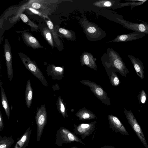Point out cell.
Segmentation results:
<instances>
[{
  "label": "cell",
  "mask_w": 148,
  "mask_h": 148,
  "mask_svg": "<svg viewBox=\"0 0 148 148\" xmlns=\"http://www.w3.org/2000/svg\"><path fill=\"white\" fill-rule=\"evenodd\" d=\"M103 65L108 77L112 72H118L123 76L126 77L129 71L118 53L114 52L111 59L103 62Z\"/></svg>",
  "instance_id": "obj_1"
},
{
  "label": "cell",
  "mask_w": 148,
  "mask_h": 148,
  "mask_svg": "<svg viewBox=\"0 0 148 148\" xmlns=\"http://www.w3.org/2000/svg\"><path fill=\"white\" fill-rule=\"evenodd\" d=\"M80 82L89 87L91 91L102 103L108 106L111 105L110 98L100 85L88 80H80Z\"/></svg>",
  "instance_id": "obj_2"
},
{
  "label": "cell",
  "mask_w": 148,
  "mask_h": 148,
  "mask_svg": "<svg viewBox=\"0 0 148 148\" xmlns=\"http://www.w3.org/2000/svg\"><path fill=\"white\" fill-rule=\"evenodd\" d=\"M20 58L26 68L37 78L42 84L46 86L49 84L45 79L42 72L38 68L35 62L32 61L26 55L19 54Z\"/></svg>",
  "instance_id": "obj_3"
},
{
  "label": "cell",
  "mask_w": 148,
  "mask_h": 148,
  "mask_svg": "<svg viewBox=\"0 0 148 148\" xmlns=\"http://www.w3.org/2000/svg\"><path fill=\"white\" fill-rule=\"evenodd\" d=\"M123 112L129 124L131 126L139 139L145 148H148V145L140 126L131 110L124 108Z\"/></svg>",
  "instance_id": "obj_4"
},
{
  "label": "cell",
  "mask_w": 148,
  "mask_h": 148,
  "mask_svg": "<svg viewBox=\"0 0 148 148\" xmlns=\"http://www.w3.org/2000/svg\"><path fill=\"white\" fill-rule=\"evenodd\" d=\"M47 119V113L44 104L42 105L37 110L36 115V123L37 125V140L39 141L46 125Z\"/></svg>",
  "instance_id": "obj_5"
},
{
  "label": "cell",
  "mask_w": 148,
  "mask_h": 148,
  "mask_svg": "<svg viewBox=\"0 0 148 148\" xmlns=\"http://www.w3.org/2000/svg\"><path fill=\"white\" fill-rule=\"evenodd\" d=\"M58 134L59 143L61 145L63 143H71L74 142L85 145V144L73 133L64 127H61L59 129Z\"/></svg>",
  "instance_id": "obj_6"
},
{
  "label": "cell",
  "mask_w": 148,
  "mask_h": 148,
  "mask_svg": "<svg viewBox=\"0 0 148 148\" xmlns=\"http://www.w3.org/2000/svg\"><path fill=\"white\" fill-rule=\"evenodd\" d=\"M96 121L89 123H81L74 125V131L76 135H80L82 139L92 134L95 127Z\"/></svg>",
  "instance_id": "obj_7"
},
{
  "label": "cell",
  "mask_w": 148,
  "mask_h": 148,
  "mask_svg": "<svg viewBox=\"0 0 148 148\" xmlns=\"http://www.w3.org/2000/svg\"><path fill=\"white\" fill-rule=\"evenodd\" d=\"M117 18L119 23L124 27L135 32L148 34V23L144 22L140 23H132L123 19L122 16Z\"/></svg>",
  "instance_id": "obj_8"
},
{
  "label": "cell",
  "mask_w": 148,
  "mask_h": 148,
  "mask_svg": "<svg viewBox=\"0 0 148 148\" xmlns=\"http://www.w3.org/2000/svg\"><path fill=\"white\" fill-rule=\"evenodd\" d=\"M109 124V128L116 133L121 135L129 136V133L123 124L116 116L109 114L108 116Z\"/></svg>",
  "instance_id": "obj_9"
},
{
  "label": "cell",
  "mask_w": 148,
  "mask_h": 148,
  "mask_svg": "<svg viewBox=\"0 0 148 148\" xmlns=\"http://www.w3.org/2000/svg\"><path fill=\"white\" fill-rule=\"evenodd\" d=\"M7 40L6 39L4 47V53L7 66V73L9 81H12L13 77L12 64V56L11 47Z\"/></svg>",
  "instance_id": "obj_10"
},
{
  "label": "cell",
  "mask_w": 148,
  "mask_h": 148,
  "mask_svg": "<svg viewBox=\"0 0 148 148\" xmlns=\"http://www.w3.org/2000/svg\"><path fill=\"white\" fill-rule=\"evenodd\" d=\"M146 34L143 33L134 32L128 34L119 35L114 40L116 42H128L141 38L144 37Z\"/></svg>",
  "instance_id": "obj_11"
},
{
  "label": "cell",
  "mask_w": 148,
  "mask_h": 148,
  "mask_svg": "<svg viewBox=\"0 0 148 148\" xmlns=\"http://www.w3.org/2000/svg\"><path fill=\"white\" fill-rule=\"evenodd\" d=\"M47 74L51 76L54 79L62 80L64 77V69L53 65L48 66L46 70Z\"/></svg>",
  "instance_id": "obj_12"
},
{
  "label": "cell",
  "mask_w": 148,
  "mask_h": 148,
  "mask_svg": "<svg viewBox=\"0 0 148 148\" xmlns=\"http://www.w3.org/2000/svg\"><path fill=\"white\" fill-rule=\"evenodd\" d=\"M127 56L130 60L137 75L141 79H143L144 68L143 62L133 55L127 54Z\"/></svg>",
  "instance_id": "obj_13"
},
{
  "label": "cell",
  "mask_w": 148,
  "mask_h": 148,
  "mask_svg": "<svg viewBox=\"0 0 148 148\" xmlns=\"http://www.w3.org/2000/svg\"><path fill=\"white\" fill-rule=\"evenodd\" d=\"M75 116L79 119L82 121H86L95 119L96 115L92 111L85 108L80 109L75 114Z\"/></svg>",
  "instance_id": "obj_14"
},
{
  "label": "cell",
  "mask_w": 148,
  "mask_h": 148,
  "mask_svg": "<svg viewBox=\"0 0 148 148\" xmlns=\"http://www.w3.org/2000/svg\"><path fill=\"white\" fill-rule=\"evenodd\" d=\"M22 36L26 43L33 48L35 49L42 47L38 40L29 34L24 33L23 34Z\"/></svg>",
  "instance_id": "obj_15"
},
{
  "label": "cell",
  "mask_w": 148,
  "mask_h": 148,
  "mask_svg": "<svg viewBox=\"0 0 148 148\" xmlns=\"http://www.w3.org/2000/svg\"><path fill=\"white\" fill-rule=\"evenodd\" d=\"M33 89L31 87L30 80L27 79L25 91V103L27 107L29 108L31 106L33 98Z\"/></svg>",
  "instance_id": "obj_16"
},
{
  "label": "cell",
  "mask_w": 148,
  "mask_h": 148,
  "mask_svg": "<svg viewBox=\"0 0 148 148\" xmlns=\"http://www.w3.org/2000/svg\"><path fill=\"white\" fill-rule=\"evenodd\" d=\"M31 134L30 127H29L17 142L14 148H24L28 144Z\"/></svg>",
  "instance_id": "obj_17"
},
{
  "label": "cell",
  "mask_w": 148,
  "mask_h": 148,
  "mask_svg": "<svg viewBox=\"0 0 148 148\" xmlns=\"http://www.w3.org/2000/svg\"><path fill=\"white\" fill-rule=\"evenodd\" d=\"M2 83L1 82H0V87L1 96V101L2 105L4 109L6 115L8 119H9L10 116V109L9 104L8 101L7 97L5 92L2 86Z\"/></svg>",
  "instance_id": "obj_18"
},
{
  "label": "cell",
  "mask_w": 148,
  "mask_h": 148,
  "mask_svg": "<svg viewBox=\"0 0 148 148\" xmlns=\"http://www.w3.org/2000/svg\"><path fill=\"white\" fill-rule=\"evenodd\" d=\"M57 109L63 116L65 118L68 117L66 106L63 99L59 96L56 101Z\"/></svg>",
  "instance_id": "obj_19"
},
{
  "label": "cell",
  "mask_w": 148,
  "mask_h": 148,
  "mask_svg": "<svg viewBox=\"0 0 148 148\" xmlns=\"http://www.w3.org/2000/svg\"><path fill=\"white\" fill-rule=\"evenodd\" d=\"M82 66L86 65L89 67L97 71V67L96 64L93 60L90 58L87 54L84 55L82 60Z\"/></svg>",
  "instance_id": "obj_20"
},
{
  "label": "cell",
  "mask_w": 148,
  "mask_h": 148,
  "mask_svg": "<svg viewBox=\"0 0 148 148\" xmlns=\"http://www.w3.org/2000/svg\"><path fill=\"white\" fill-rule=\"evenodd\" d=\"M14 142L12 138L0 136V148H9Z\"/></svg>",
  "instance_id": "obj_21"
},
{
  "label": "cell",
  "mask_w": 148,
  "mask_h": 148,
  "mask_svg": "<svg viewBox=\"0 0 148 148\" xmlns=\"http://www.w3.org/2000/svg\"><path fill=\"white\" fill-rule=\"evenodd\" d=\"M42 32L47 41L51 46L53 47L54 44L53 38L50 30L47 27H45L43 28Z\"/></svg>",
  "instance_id": "obj_22"
},
{
  "label": "cell",
  "mask_w": 148,
  "mask_h": 148,
  "mask_svg": "<svg viewBox=\"0 0 148 148\" xmlns=\"http://www.w3.org/2000/svg\"><path fill=\"white\" fill-rule=\"evenodd\" d=\"M108 77L111 84L113 86H117L121 83V82L116 72H112Z\"/></svg>",
  "instance_id": "obj_23"
},
{
  "label": "cell",
  "mask_w": 148,
  "mask_h": 148,
  "mask_svg": "<svg viewBox=\"0 0 148 148\" xmlns=\"http://www.w3.org/2000/svg\"><path fill=\"white\" fill-rule=\"evenodd\" d=\"M20 18L23 22L27 24L31 27L36 29H38V26L31 21L24 14H21L20 15Z\"/></svg>",
  "instance_id": "obj_24"
},
{
  "label": "cell",
  "mask_w": 148,
  "mask_h": 148,
  "mask_svg": "<svg viewBox=\"0 0 148 148\" xmlns=\"http://www.w3.org/2000/svg\"><path fill=\"white\" fill-rule=\"evenodd\" d=\"M147 99V94L143 89L138 94V99L139 102L142 105L145 103Z\"/></svg>",
  "instance_id": "obj_25"
},
{
  "label": "cell",
  "mask_w": 148,
  "mask_h": 148,
  "mask_svg": "<svg viewBox=\"0 0 148 148\" xmlns=\"http://www.w3.org/2000/svg\"><path fill=\"white\" fill-rule=\"evenodd\" d=\"M47 24L49 29L53 34V38L55 41H56H56H57L58 40V37L56 33L55 32L54 29V26L53 23L51 21L49 20L47 21Z\"/></svg>",
  "instance_id": "obj_26"
},
{
  "label": "cell",
  "mask_w": 148,
  "mask_h": 148,
  "mask_svg": "<svg viewBox=\"0 0 148 148\" xmlns=\"http://www.w3.org/2000/svg\"><path fill=\"white\" fill-rule=\"evenodd\" d=\"M132 2H129V5L131 6V9L132 10L134 7L143 4L147 0H131Z\"/></svg>",
  "instance_id": "obj_27"
},
{
  "label": "cell",
  "mask_w": 148,
  "mask_h": 148,
  "mask_svg": "<svg viewBox=\"0 0 148 148\" xmlns=\"http://www.w3.org/2000/svg\"><path fill=\"white\" fill-rule=\"evenodd\" d=\"M58 31L60 33L63 35L67 38H70L71 37V34L67 30L62 28H60Z\"/></svg>",
  "instance_id": "obj_28"
},
{
  "label": "cell",
  "mask_w": 148,
  "mask_h": 148,
  "mask_svg": "<svg viewBox=\"0 0 148 148\" xmlns=\"http://www.w3.org/2000/svg\"><path fill=\"white\" fill-rule=\"evenodd\" d=\"M3 123L2 114L0 110V130H2L3 128Z\"/></svg>",
  "instance_id": "obj_29"
},
{
  "label": "cell",
  "mask_w": 148,
  "mask_h": 148,
  "mask_svg": "<svg viewBox=\"0 0 148 148\" xmlns=\"http://www.w3.org/2000/svg\"><path fill=\"white\" fill-rule=\"evenodd\" d=\"M87 30L89 33H92L95 32H96V29L94 27H90L88 28Z\"/></svg>",
  "instance_id": "obj_30"
},
{
  "label": "cell",
  "mask_w": 148,
  "mask_h": 148,
  "mask_svg": "<svg viewBox=\"0 0 148 148\" xmlns=\"http://www.w3.org/2000/svg\"><path fill=\"white\" fill-rule=\"evenodd\" d=\"M32 7L34 8L38 9L41 7L40 5L37 3H34L32 5Z\"/></svg>",
  "instance_id": "obj_31"
},
{
  "label": "cell",
  "mask_w": 148,
  "mask_h": 148,
  "mask_svg": "<svg viewBox=\"0 0 148 148\" xmlns=\"http://www.w3.org/2000/svg\"><path fill=\"white\" fill-rule=\"evenodd\" d=\"M112 5V3L109 1H105L104 3V5L106 7L110 6Z\"/></svg>",
  "instance_id": "obj_32"
},
{
  "label": "cell",
  "mask_w": 148,
  "mask_h": 148,
  "mask_svg": "<svg viewBox=\"0 0 148 148\" xmlns=\"http://www.w3.org/2000/svg\"><path fill=\"white\" fill-rule=\"evenodd\" d=\"M29 10H31L33 13L36 14H39V12L37 11L36 10L31 8H29Z\"/></svg>",
  "instance_id": "obj_33"
},
{
  "label": "cell",
  "mask_w": 148,
  "mask_h": 148,
  "mask_svg": "<svg viewBox=\"0 0 148 148\" xmlns=\"http://www.w3.org/2000/svg\"><path fill=\"white\" fill-rule=\"evenodd\" d=\"M101 148H115L112 145H105L102 147Z\"/></svg>",
  "instance_id": "obj_34"
},
{
  "label": "cell",
  "mask_w": 148,
  "mask_h": 148,
  "mask_svg": "<svg viewBox=\"0 0 148 148\" xmlns=\"http://www.w3.org/2000/svg\"><path fill=\"white\" fill-rule=\"evenodd\" d=\"M71 148H78L77 147H72Z\"/></svg>",
  "instance_id": "obj_35"
}]
</instances>
